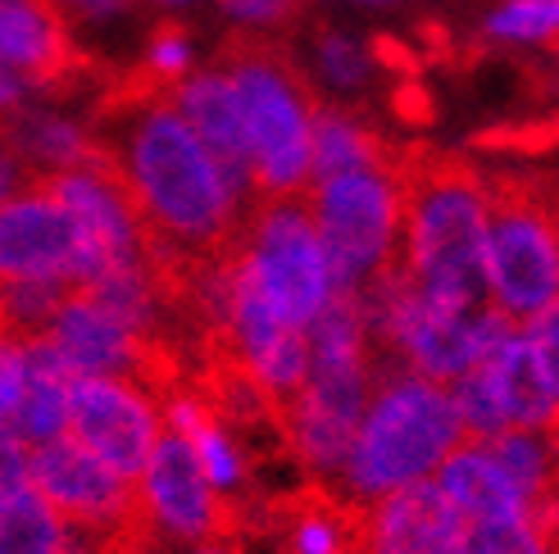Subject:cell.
I'll list each match as a JSON object with an SVG mask.
<instances>
[{"mask_svg":"<svg viewBox=\"0 0 559 554\" xmlns=\"http://www.w3.org/2000/svg\"><path fill=\"white\" fill-rule=\"evenodd\" d=\"M491 364H496V382H500V400H506L510 427H550L559 419V405L542 377L533 346L523 337V323L506 346L491 350Z\"/></svg>","mask_w":559,"mask_h":554,"instance_id":"18","label":"cell"},{"mask_svg":"<svg viewBox=\"0 0 559 554\" xmlns=\"http://www.w3.org/2000/svg\"><path fill=\"white\" fill-rule=\"evenodd\" d=\"M64 518L27 482L0 505V554H64Z\"/></svg>","mask_w":559,"mask_h":554,"instance_id":"20","label":"cell"},{"mask_svg":"<svg viewBox=\"0 0 559 554\" xmlns=\"http://www.w3.org/2000/svg\"><path fill=\"white\" fill-rule=\"evenodd\" d=\"M191 64V46H187V33L178 23H159L155 37H151V50H146V69L164 82H178Z\"/></svg>","mask_w":559,"mask_h":554,"instance_id":"25","label":"cell"},{"mask_svg":"<svg viewBox=\"0 0 559 554\" xmlns=\"http://www.w3.org/2000/svg\"><path fill=\"white\" fill-rule=\"evenodd\" d=\"M64 10H73V14H82V19H105V14H119L128 0H60Z\"/></svg>","mask_w":559,"mask_h":554,"instance_id":"33","label":"cell"},{"mask_svg":"<svg viewBox=\"0 0 559 554\" xmlns=\"http://www.w3.org/2000/svg\"><path fill=\"white\" fill-rule=\"evenodd\" d=\"M491 37H523V41H559V0H510L487 23Z\"/></svg>","mask_w":559,"mask_h":554,"instance_id":"23","label":"cell"},{"mask_svg":"<svg viewBox=\"0 0 559 554\" xmlns=\"http://www.w3.org/2000/svg\"><path fill=\"white\" fill-rule=\"evenodd\" d=\"M373 55H378V64L396 69L401 77H414V73H418V55H414V46H401L396 37H373Z\"/></svg>","mask_w":559,"mask_h":554,"instance_id":"31","label":"cell"},{"mask_svg":"<svg viewBox=\"0 0 559 554\" xmlns=\"http://www.w3.org/2000/svg\"><path fill=\"white\" fill-rule=\"evenodd\" d=\"M464 514L432 478L391 486L359 505V554H464Z\"/></svg>","mask_w":559,"mask_h":554,"instance_id":"12","label":"cell"},{"mask_svg":"<svg viewBox=\"0 0 559 554\" xmlns=\"http://www.w3.org/2000/svg\"><path fill=\"white\" fill-rule=\"evenodd\" d=\"M464 554H546V537L533 514H510L491 522H468Z\"/></svg>","mask_w":559,"mask_h":554,"instance_id":"22","label":"cell"},{"mask_svg":"<svg viewBox=\"0 0 559 554\" xmlns=\"http://www.w3.org/2000/svg\"><path fill=\"white\" fill-rule=\"evenodd\" d=\"M27 277H78L92 282L96 260L73 209L33 173L0 201V282Z\"/></svg>","mask_w":559,"mask_h":554,"instance_id":"9","label":"cell"},{"mask_svg":"<svg viewBox=\"0 0 559 554\" xmlns=\"http://www.w3.org/2000/svg\"><path fill=\"white\" fill-rule=\"evenodd\" d=\"M523 337H527V346H533L537 364H542V377H546L550 396H555V405H559V300H550L546 310H537L533 318H523ZM555 423H559V419H555ZM555 423H550V427H555Z\"/></svg>","mask_w":559,"mask_h":554,"instance_id":"24","label":"cell"},{"mask_svg":"<svg viewBox=\"0 0 559 554\" xmlns=\"http://www.w3.org/2000/svg\"><path fill=\"white\" fill-rule=\"evenodd\" d=\"M87 132L136 209L155 287L178 282L195 264L223 260L237 245V205L201 136L178 115L174 82L155 77L146 64L105 82Z\"/></svg>","mask_w":559,"mask_h":554,"instance_id":"1","label":"cell"},{"mask_svg":"<svg viewBox=\"0 0 559 554\" xmlns=\"http://www.w3.org/2000/svg\"><path fill=\"white\" fill-rule=\"evenodd\" d=\"M405 159V142H391L373 123L332 109L328 100L314 105L310 119V182H323L346 169H391L396 173Z\"/></svg>","mask_w":559,"mask_h":554,"instance_id":"16","label":"cell"},{"mask_svg":"<svg viewBox=\"0 0 559 554\" xmlns=\"http://www.w3.org/2000/svg\"><path fill=\"white\" fill-rule=\"evenodd\" d=\"M218 5L246 23H277L296 14V0H218Z\"/></svg>","mask_w":559,"mask_h":554,"instance_id":"29","label":"cell"},{"mask_svg":"<svg viewBox=\"0 0 559 554\" xmlns=\"http://www.w3.org/2000/svg\"><path fill=\"white\" fill-rule=\"evenodd\" d=\"M164 427L159 405L123 377H73L64 436H73L82 450H92L119 478L136 482L155 450V436Z\"/></svg>","mask_w":559,"mask_h":554,"instance_id":"10","label":"cell"},{"mask_svg":"<svg viewBox=\"0 0 559 554\" xmlns=\"http://www.w3.org/2000/svg\"><path fill=\"white\" fill-rule=\"evenodd\" d=\"M0 60L41 92H78L100 69L69 33L60 0H0Z\"/></svg>","mask_w":559,"mask_h":554,"instance_id":"13","label":"cell"},{"mask_svg":"<svg viewBox=\"0 0 559 554\" xmlns=\"http://www.w3.org/2000/svg\"><path fill=\"white\" fill-rule=\"evenodd\" d=\"M174 105L178 115L191 123V132L201 136V146L210 150L214 169L228 186V196L237 205V218L246 224L250 209H255L264 196L255 186V159H250V136H246V123H241V109H237V96L228 87L223 69H205L195 77H178L174 82Z\"/></svg>","mask_w":559,"mask_h":554,"instance_id":"14","label":"cell"},{"mask_svg":"<svg viewBox=\"0 0 559 554\" xmlns=\"http://www.w3.org/2000/svg\"><path fill=\"white\" fill-rule=\"evenodd\" d=\"M73 377L78 373L64 364V354L55 350V341L46 332L23 341V392H19V409L10 419V432L27 450L64 436V409H69V382Z\"/></svg>","mask_w":559,"mask_h":554,"instance_id":"15","label":"cell"},{"mask_svg":"<svg viewBox=\"0 0 559 554\" xmlns=\"http://www.w3.org/2000/svg\"><path fill=\"white\" fill-rule=\"evenodd\" d=\"M432 482L445 491V501L464 514V522H491V518H510V514L527 509L519 486L506 478V468H500L483 450V441H473V436L460 441V446L437 463Z\"/></svg>","mask_w":559,"mask_h":554,"instance_id":"17","label":"cell"},{"mask_svg":"<svg viewBox=\"0 0 559 554\" xmlns=\"http://www.w3.org/2000/svg\"><path fill=\"white\" fill-rule=\"evenodd\" d=\"M460 441L468 436L445 382L409 364H378L365 413H359V427L342 459V473L332 482V495L365 505L391 486L432 478L437 463Z\"/></svg>","mask_w":559,"mask_h":554,"instance_id":"3","label":"cell"},{"mask_svg":"<svg viewBox=\"0 0 559 554\" xmlns=\"http://www.w3.org/2000/svg\"><path fill=\"white\" fill-rule=\"evenodd\" d=\"M332 291H359L386 268L401 241V182L391 169H346L310 182Z\"/></svg>","mask_w":559,"mask_h":554,"instance_id":"6","label":"cell"},{"mask_svg":"<svg viewBox=\"0 0 559 554\" xmlns=\"http://www.w3.org/2000/svg\"><path fill=\"white\" fill-rule=\"evenodd\" d=\"M478 146H500V150H550V146H559V119L514 123V128L483 132V136H478Z\"/></svg>","mask_w":559,"mask_h":554,"instance_id":"26","label":"cell"},{"mask_svg":"<svg viewBox=\"0 0 559 554\" xmlns=\"http://www.w3.org/2000/svg\"><path fill=\"white\" fill-rule=\"evenodd\" d=\"M64 554H92V550H82V545H73V541H64Z\"/></svg>","mask_w":559,"mask_h":554,"instance_id":"35","label":"cell"},{"mask_svg":"<svg viewBox=\"0 0 559 554\" xmlns=\"http://www.w3.org/2000/svg\"><path fill=\"white\" fill-rule=\"evenodd\" d=\"M319 50H323V64L332 69L337 82H359L365 77V60H359V50L350 41H342L337 33H319Z\"/></svg>","mask_w":559,"mask_h":554,"instance_id":"28","label":"cell"},{"mask_svg":"<svg viewBox=\"0 0 559 554\" xmlns=\"http://www.w3.org/2000/svg\"><path fill=\"white\" fill-rule=\"evenodd\" d=\"M27 463H33V486L64 518L69 541H100L128 528V522L146 518L136 482L119 478L92 450H82L73 436H55L46 446H33Z\"/></svg>","mask_w":559,"mask_h":554,"instance_id":"8","label":"cell"},{"mask_svg":"<svg viewBox=\"0 0 559 554\" xmlns=\"http://www.w3.org/2000/svg\"><path fill=\"white\" fill-rule=\"evenodd\" d=\"M445 392H451V400H455V413H460V423H464V436L478 441V436H496V432L510 427L491 354L478 359L473 369H464L460 377L445 382Z\"/></svg>","mask_w":559,"mask_h":554,"instance_id":"21","label":"cell"},{"mask_svg":"<svg viewBox=\"0 0 559 554\" xmlns=\"http://www.w3.org/2000/svg\"><path fill=\"white\" fill-rule=\"evenodd\" d=\"M214 69H223L237 96L260 196L310 191V119L319 92L296 64L292 46L260 33H233L218 46Z\"/></svg>","mask_w":559,"mask_h":554,"instance_id":"4","label":"cell"},{"mask_svg":"<svg viewBox=\"0 0 559 554\" xmlns=\"http://www.w3.org/2000/svg\"><path fill=\"white\" fill-rule=\"evenodd\" d=\"M23 105V77L0 60V115H10V109H19Z\"/></svg>","mask_w":559,"mask_h":554,"instance_id":"32","label":"cell"},{"mask_svg":"<svg viewBox=\"0 0 559 554\" xmlns=\"http://www.w3.org/2000/svg\"><path fill=\"white\" fill-rule=\"evenodd\" d=\"M27 482H33V463H27V446L10 432L0 427V505L19 495Z\"/></svg>","mask_w":559,"mask_h":554,"instance_id":"27","label":"cell"},{"mask_svg":"<svg viewBox=\"0 0 559 554\" xmlns=\"http://www.w3.org/2000/svg\"><path fill=\"white\" fill-rule=\"evenodd\" d=\"M483 450L506 468V478L519 486L527 505L542 501L559 482V450H555V432L550 427H506L496 436H478Z\"/></svg>","mask_w":559,"mask_h":554,"instance_id":"19","label":"cell"},{"mask_svg":"<svg viewBox=\"0 0 559 554\" xmlns=\"http://www.w3.org/2000/svg\"><path fill=\"white\" fill-rule=\"evenodd\" d=\"M136 491H142V509L164 541L191 545V541H214V537L237 532L233 501H223L210 486L191 441L174 432L169 423L155 436V450L142 468V478H136Z\"/></svg>","mask_w":559,"mask_h":554,"instance_id":"11","label":"cell"},{"mask_svg":"<svg viewBox=\"0 0 559 554\" xmlns=\"http://www.w3.org/2000/svg\"><path fill=\"white\" fill-rule=\"evenodd\" d=\"M178 554H241V550H237L233 537H214V541H191V545L178 550Z\"/></svg>","mask_w":559,"mask_h":554,"instance_id":"34","label":"cell"},{"mask_svg":"<svg viewBox=\"0 0 559 554\" xmlns=\"http://www.w3.org/2000/svg\"><path fill=\"white\" fill-rule=\"evenodd\" d=\"M555 178V205H559V173H550Z\"/></svg>","mask_w":559,"mask_h":554,"instance_id":"36","label":"cell"},{"mask_svg":"<svg viewBox=\"0 0 559 554\" xmlns=\"http://www.w3.org/2000/svg\"><path fill=\"white\" fill-rule=\"evenodd\" d=\"M483 268L491 304L519 323L559 300V205L550 173H483Z\"/></svg>","mask_w":559,"mask_h":554,"instance_id":"5","label":"cell"},{"mask_svg":"<svg viewBox=\"0 0 559 554\" xmlns=\"http://www.w3.org/2000/svg\"><path fill=\"white\" fill-rule=\"evenodd\" d=\"M391 100H396V115H401L405 123H428V119H432V100H428L424 87H414V77H405L401 87L391 92Z\"/></svg>","mask_w":559,"mask_h":554,"instance_id":"30","label":"cell"},{"mask_svg":"<svg viewBox=\"0 0 559 554\" xmlns=\"http://www.w3.org/2000/svg\"><path fill=\"white\" fill-rule=\"evenodd\" d=\"M401 182V273L418 300L445 314L491 304L483 268V169L464 155L405 142Z\"/></svg>","mask_w":559,"mask_h":554,"instance_id":"2","label":"cell"},{"mask_svg":"<svg viewBox=\"0 0 559 554\" xmlns=\"http://www.w3.org/2000/svg\"><path fill=\"white\" fill-rule=\"evenodd\" d=\"M241 255H246L250 273H255L264 300L273 304V314L305 332V323H310L323 310V300L332 296L310 191L264 196L250 209V218L241 224Z\"/></svg>","mask_w":559,"mask_h":554,"instance_id":"7","label":"cell"}]
</instances>
